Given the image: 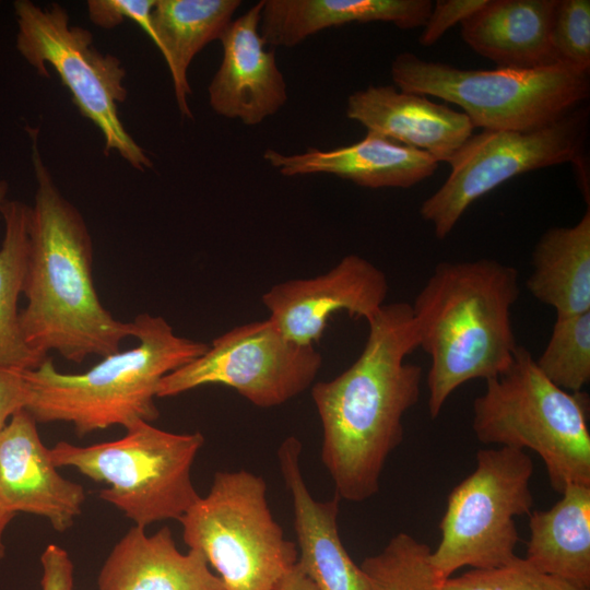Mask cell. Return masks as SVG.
<instances>
[{
  "mask_svg": "<svg viewBox=\"0 0 590 590\" xmlns=\"http://www.w3.org/2000/svg\"><path fill=\"white\" fill-rule=\"evenodd\" d=\"M321 366L322 355L314 345L287 340L267 318L215 338L202 355L164 376L156 397L222 385L258 408H274L310 388Z\"/></svg>",
  "mask_w": 590,
  "mask_h": 590,
  "instance_id": "7c38bea8",
  "label": "cell"
},
{
  "mask_svg": "<svg viewBox=\"0 0 590 590\" xmlns=\"http://www.w3.org/2000/svg\"><path fill=\"white\" fill-rule=\"evenodd\" d=\"M30 211L31 206L19 200H7L0 206L4 223L0 246V365L20 370L35 369L47 358L27 345L17 308L27 267Z\"/></svg>",
  "mask_w": 590,
  "mask_h": 590,
  "instance_id": "d4e9b609",
  "label": "cell"
},
{
  "mask_svg": "<svg viewBox=\"0 0 590 590\" xmlns=\"http://www.w3.org/2000/svg\"><path fill=\"white\" fill-rule=\"evenodd\" d=\"M203 444L200 432L173 433L139 422L111 441L90 446L59 441L49 448V456L57 468H74L107 484L99 498L134 526L146 528L179 520L200 496L191 473Z\"/></svg>",
  "mask_w": 590,
  "mask_h": 590,
  "instance_id": "8992f818",
  "label": "cell"
},
{
  "mask_svg": "<svg viewBox=\"0 0 590 590\" xmlns=\"http://www.w3.org/2000/svg\"><path fill=\"white\" fill-rule=\"evenodd\" d=\"M519 294L518 270L494 259L435 267L411 305L418 347L432 359L426 379L432 418L463 384L486 381L509 367L518 346L510 314Z\"/></svg>",
  "mask_w": 590,
  "mask_h": 590,
  "instance_id": "3957f363",
  "label": "cell"
},
{
  "mask_svg": "<svg viewBox=\"0 0 590 590\" xmlns=\"http://www.w3.org/2000/svg\"><path fill=\"white\" fill-rule=\"evenodd\" d=\"M368 323L357 359L311 386L322 427L320 457L335 496L364 502L379 491L386 461L403 439L404 414L421 394L423 369L405 362L418 347L411 304H385Z\"/></svg>",
  "mask_w": 590,
  "mask_h": 590,
  "instance_id": "6da1fadb",
  "label": "cell"
},
{
  "mask_svg": "<svg viewBox=\"0 0 590 590\" xmlns=\"http://www.w3.org/2000/svg\"><path fill=\"white\" fill-rule=\"evenodd\" d=\"M430 0H263L260 34L270 46L293 47L324 28L390 22L401 30L424 26Z\"/></svg>",
  "mask_w": 590,
  "mask_h": 590,
  "instance_id": "44dd1931",
  "label": "cell"
},
{
  "mask_svg": "<svg viewBox=\"0 0 590 590\" xmlns=\"http://www.w3.org/2000/svg\"><path fill=\"white\" fill-rule=\"evenodd\" d=\"M387 294L385 273L367 259L349 255L327 273L273 285L261 299L287 340L314 345L331 315L346 311L367 321L385 305Z\"/></svg>",
  "mask_w": 590,
  "mask_h": 590,
  "instance_id": "4fadbf2b",
  "label": "cell"
},
{
  "mask_svg": "<svg viewBox=\"0 0 590 590\" xmlns=\"http://www.w3.org/2000/svg\"><path fill=\"white\" fill-rule=\"evenodd\" d=\"M240 4V0L155 1L153 43L168 66L178 109L187 118H192L188 105L189 66L204 46L220 39Z\"/></svg>",
  "mask_w": 590,
  "mask_h": 590,
  "instance_id": "603a6c76",
  "label": "cell"
},
{
  "mask_svg": "<svg viewBox=\"0 0 590 590\" xmlns=\"http://www.w3.org/2000/svg\"><path fill=\"white\" fill-rule=\"evenodd\" d=\"M530 294L558 316L590 311V209L569 227L543 233L532 252Z\"/></svg>",
  "mask_w": 590,
  "mask_h": 590,
  "instance_id": "cb8c5ba5",
  "label": "cell"
},
{
  "mask_svg": "<svg viewBox=\"0 0 590 590\" xmlns=\"http://www.w3.org/2000/svg\"><path fill=\"white\" fill-rule=\"evenodd\" d=\"M36 181L30 211L28 257L20 323L27 345L43 357L57 352L82 363L120 351L132 322L101 303L93 280V241L80 211L63 197L44 163L38 129L27 128Z\"/></svg>",
  "mask_w": 590,
  "mask_h": 590,
  "instance_id": "7a4b0ae2",
  "label": "cell"
},
{
  "mask_svg": "<svg viewBox=\"0 0 590 590\" xmlns=\"http://www.w3.org/2000/svg\"><path fill=\"white\" fill-rule=\"evenodd\" d=\"M13 9L16 50L40 76L48 78L47 66L55 69L80 114L102 133L105 154L115 151L140 172L152 168L151 157L119 117L118 106L128 96L120 59L98 50L93 34L71 25L68 11L58 2L42 7L15 0Z\"/></svg>",
  "mask_w": 590,
  "mask_h": 590,
  "instance_id": "9c48e42d",
  "label": "cell"
},
{
  "mask_svg": "<svg viewBox=\"0 0 590 590\" xmlns=\"http://www.w3.org/2000/svg\"><path fill=\"white\" fill-rule=\"evenodd\" d=\"M263 158L286 177L331 174L371 189L410 188L438 168L428 153L368 131L361 141L333 150L283 154L268 149Z\"/></svg>",
  "mask_w": 590,
  "mask_h": 590,
  "instance_id": "ac0fdd59",
  "label": "cell"
},
{
  "mask_svg": "<svg viewBox=\"0 0 590 590\" xmlns=\"http://www.w3.org/2000/svg\"><path fill=\"white\" fill-rule=\"evenodd\" d=\"M263 0L232 20L220 37L222 60L209 87L217 115L247 126L261 123L287 102V86L274 49L266 50L260 34Z\"/></svg>",
  "mask_w": 590,
  "mask_h": 590,
  "instance_id": "5bb4252c",
  "label": "cell"
},
{
  "mask_svg": "<svg viewBox=\"0 0 590 590\" xmlns=\"http://www.w3.org/2000/svg\"><path fill=\"white\" fill-rule=\"evenodd\" d=\"M98 590H224L204 556L178 550L173 532L133 526L114 545L97 576Z\"/></svg>",
  "mask_w": 590,
  "mask_h": 590,
  "instance_id": "d6986e66",
  "label": "cell"
},
{
  "mask_svg": "<svg viewBox=\"0 0 590 590\" xmlns=\"http://www.w3.org/2000/svg\"><path fill=\"white\" fill-rule=\"evenodd\" d=\"M302 442L285 438L278 449L281 475L290 493L297 539L296 565L318 590H370L340 536L339 498L320 502L312 497L302 473Z\"/></svg>",
  "mask_w": 590,
  "mask_h": 590,
  "instance_id": "2e32d148",
  "label": "cell"
},
{
  "mask_svg": "<svg viewBox=\"0 0 590 590\" xmlns=\"http://www.w3.org/2000/svg\"><path fill=\"white\" fill-rule=\"evenodd\" d=\"M9 185L4 179H0V206L8 200Z\"/></svg>",
  "mask_w": 590,
  "mask_h": 590,
  "instance_id": "d590c367",
  "label": "cell"
},
{
  "mask_svg": "<svg viewBox=\"0 0 590 590\" xmlns=\"http://www.w3.org/2000/svg\"><path fill=\"white\" fill-rule=\"evenodd\" d=\"M156 0H88L90 20L99 27L110 30L125 20L138 24L154 42L152 11Z\"/></svg>",
  "mask_w": 590,
  "mask_h": 590,
  "instance_id": "f546056e",
  "label": "cell"
},
{
  "mask_svg": "<svg viewBox=\"0 0 590 590\" xmlns=\"http://www.w3.org/2000/svg\"><path fill=\"white\" fill-rule=\"evenodd\" d=\"M487 0H438L433 4L427 21L418 37L423 46L434 45L451 26L462 23Z\"/></svg>",
  "mask_w": 590,
  "mask_h": 590,
  "instance_id": "4dcf8cb0",
  "label": "cell"
},
{
  "mask_svg": "<svg viewBox=\"0 0 590 590\" xmlns=\"http://www.w3.org/2000/svg\"><path fill=\"white\" fill-rule=\"evenodd\" d=\"M27 401L23 370L0 365V430L16 412L25 409Z\"/></svg>",
  "mask_w": 590,
  "mask_h": 590,
  "instance_id": "d6a6232c",
  "label": "cell"
},
{
  "mask_svg": "<svg viewBox=\"0 0 590 590\" xmlns=\"http://www.w3.org/2000/svg\"><path fill=\"white\" fill-rule=\"evenodd\" d=\"M178 521L185 544L204 556L224 590H276L296 565L297 547L272 515L264 479L248 470L215 472Z\"/></svg>",
  "mask_w": 590,
  "mask_h": 590,
  "instance_id": "ba28073f",
  "label": "cell"
},
{
  "mask_svg": "<svg viewBox=\"0 0 590 590\" xmlns=\"http://www.w3.org/2000/svg\"><path fill=\"white\" fill-rule=\"evenodd\" d=\"M442 590H590L546 574L526 558L491 569H470L458 577H449Z\"/></svg>",
  "mask_w": 590,
  "mask_h": 590,
  "instance_id": "83f0119b",
  "label": "cell"
},
{
  "mask_svg": "<svg viewBox=\"0 0 590 590\" xmlns=\"http://www.w3.org/2000/svg\"><path fill=\"white\" fill-rule=\"evenodd\" d=\"M551 45L559 64L590 71V1L557 0Z\"/></svg>",
  "mask_w": 590,
  "mask_h": 590,
  "instance_id": "f1b7e54d",
  "label": "cell"
},
{
  "mask_svg": "<svg viewBox=\"0 0 590 590\" xmlns=\"http://www.w3.org/2000/svg\"><path fill=\"white\" fill-rule=\"evenodd\" d=\"M276 590H318L297 565L283 578Z\"/></svg>",
  "mask_w": 590,
  "mask_h": 590,
  "instance_id": "836d02e7",
  "label": "cell"
},
{
  "mask_svg": "<svg viewBox=\"0 0 590 590\" xmlns=\"http://www.w3.org/2000/svg\"><path fill=\"white\" fill-rule=\"evenodd\" d=\"M550 509L529 515L526 559L538 569L590 589V485L570 484Z\"/></svg>",
  "mask_w": 590,
  "mask_h": 590,
  "instance_id": "7402d4cb",
  "label": "cell"
},
{
  "mask_svg": "<svg viewBox=\"0 0 590 590\" xmlns=\"http://www.w3.org/2000/svg\"><path fill=\"white\" fill-rule=\"evenodd\" d=\"M42 590H73L74 565L69 553L57 544H48L40 555Z\"/></svg>",
  "mask_w": 590,
  "mask_h": 590,
  "instance_id": "1f68e13d",
  "label": "cell"
},
{
  "mask_svg": "<svg viewBox=\"0 0 590 590\" xmlns=\"http://www.w3.org/2000/svg\"><path fill=\"white\" fill-rule=\"evenodd\" d=\"M588 413L586 393L553 384L518 345L509 367L473 401L472 429L483 444L533 450L562 494L570 484L590 485Z\"/></svg>",
  "mask_w": 590,
  "mask_h": 590,
  "instance_id": "5b68a950",
  "label": "cell"
},
{
  "mask_svg": "<svg viewBox=\"0 0 590 590\" xmlns=\"http://www.w3.org/2000/svg\"><path fill=\"white\" fill-rule=\"evenodd\" d=\"M399 90L458 105L483 130L531 131L554 123L590 94L589 73L564 64L538 69L464 70L413 52L391 63Z\"/></svg>",
  "mask_w": 590,
  "mask_h": 590,
  "instance_id": "52a82bcc",
  "label": "cell"
},
{
  "mask_svg": "<svg viewBox=\"0 0 590 590\" xmlns=\"http://www.w3.org/2000/svg\"><path fill=\"white\" fill-rule=\"evenodd\" d=\"M84 487L63 477L25 410L0 430V502L13 512L45 518L59 533L82 514Z\"/></svg>",
  "mask_w": 590,
  "mask_h": 590,
  "instance_id": "9a60e30c",
  "label": "cell"
},
{
  "mask_svg": "<svg viewBox=\"0 0 590 590\" xmlns=\"http://www.w3.org/2000/svg\"><path fill=\"white\" fill-rule=\"evenodd\" d=\"M430 552L425 543L399 532L359 566L370 590H442L445 580L434 568Z\"/></svg>",
  "mask_w": 590,
  "mask_h": 590,
  "instance_id": "484cf974",
  "label": "cell"
},
{
  "mask_svg": "<svg viewBox=\"0 0 590 590\" xmlns=\"http://www.w3.org/2000/svg\"><path fill=\"white\" fill-rule=\"evenodd\" d=\"M131 322L138 345L103 357L84 373H61L50 356L37 368L23 370L28 389L25 410L37 423H69L83 437L157 420L161 379L202 355L209 345L177 335L161 316L143 312Z\"/></svg>",
  "mask_w": 590,
  "mask_h": 590,
  "instance_id": "277c9868",
  "label": "cell"
},
{
  "mask_svg": "<svg viewBox=\"0 0 590 590\" xmlns=\"http://www.w3.org/2000/svg\"><path fill=\"white\" fill-rule=\"evenodd\" d=\"M557 0H487L461 23L462 39L497 68L559 64L551 45Z\"/></svg>",
  "mask_w": 590,
  "mask_h": 590,
  "instance_id": "ffe728a7",
  "label": "cell"
},
{
  "mask_svg": "<svg viewBox=\"0 0 590 590\" xmlns=\"http://www.w3.org/2000/svg\"><path fill=\"white\" fill-rule=\"evenodd\" d=\"M535 363L559 388L581 391L590 380V311L556 317L550 340Z\"/></svg>",
  "mask_w": 590,
  "mask_h": 590,
  "instance_id": "4316f807",
  "label": "cell"
},
{
  "mask_svg": "<svg viewBox=\"0 0 590 590\" xmlns=\"http://www.w3.org/2000/svg\"><path fill=\"white\" fill-rule=\"evenodd\" d=\"M589 110L579 106L554 123L531 131L483 130L448 163L450 174L421 205V216L445 239L467 209L523 173L574 163L581 169Z\"/></svg>",
  "mask_w": 590,
  "mask_h": 590,
  "instance_id": "8fae6325",
  "label": "cell"
},
{
  "mask_svg": "<svg viewBox=\"0 0 590 590\" xmlns=\"http://www.w3.org/2000/svg\"><path fill=\"white\" fill-rule=\"evenodd\" d=\"M534 464L524 450L481 449L475 470L450 492L430 562L446 580L462 567L491 569L511 562L519 543L516 517L530 515Z\"/></svg>",
  "mask_w": 590,
  "mask_h": 590,
  "instance_id": "30bf717a",
  "label": "cell"
},
{
  "mask_svg": "<svg viewBox=\"0 0 590 590\" xmlns=\"http://www.w3.org/2000/svg\"><path fill=\"white\" fill-rule=\"evenodd\" d=\"M346 117L374 132L449 163L473 134L469 117L425 95L369 85L346 101Z\"/></svg>",
  "mask_w": 590,
  "mask_h": 590,
  "instance_id": "e0dca14e",
  "label": "cell"
},
{
  "mask_svg": "<svg viewBox=\"0 0 590 590\" xmlns=\"http://www.w3.org/2000/svg\"><path fill=\"white\" fill-rule=\"evenodd\" d=\"M15 516V512L7 508L0 502V560L5 556V545L3 541L4 532Z\"/></svg>",
  "mask_w": 590,
  "mask_h": 590,
  "instance_id": "e575fe53",
  "label": "cell"
}]
</instances>
